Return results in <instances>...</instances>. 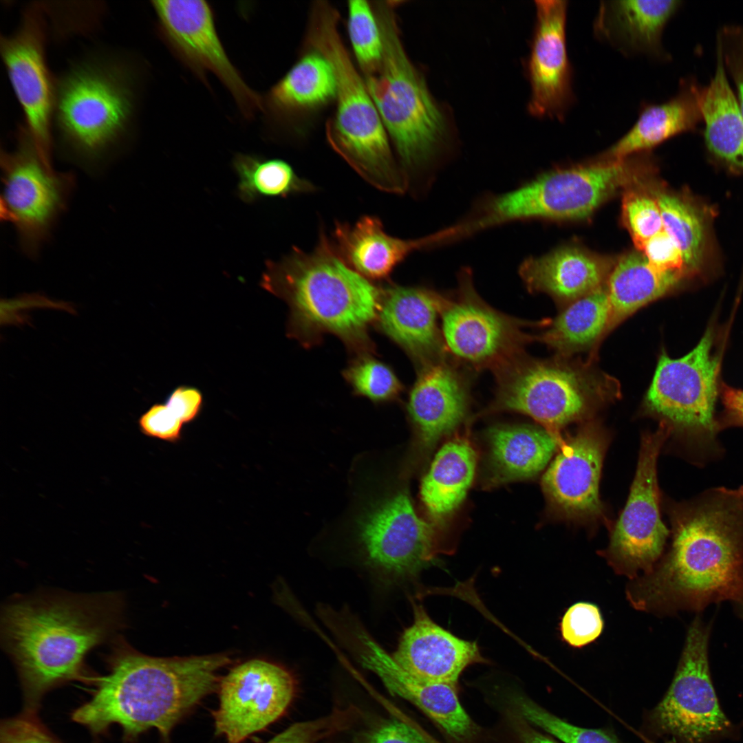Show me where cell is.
I'll return each mask as SVG.
<instances>
[{"label": "cell", "mask_w": 743, "mask_h": 743, "mask_svg": "<svg viewBox=\"0 0 743 743\" xmlns=\"http://www.w3.org/2000/svg\"><path fill=\"white\" fill-rule=\"evenodd\" d=\"M673 541L628 596L638 609L703 610L743 597V486L704 491L672 511Z\"/></svg>", "instance_id": "obj_1"}, {"label": "cell", "mask_w": 743, "mask_h": 743, "mask_svg": "<svg viewBox=\"0 0 743 743\" xmlns=\"http://www.w3.org/2000/svg\"><path fill=\"white\" fill-rule=\"evenodd\" d=\"M120 594H42L16 598L1 614V638L19 678L23 709L73 680L90 682L85 658L121 627Z\"/></svg>", "instance_id": "obj_2"}, {"label": "cell", "mask_w": 743, "mask_h": 743, "mask_svg": "<svg viewBox=\"0 0 743 743\" xmlns=\"http://www.w3.org/2000/svg\"><path fill=\"white\" fill-rule=\"evenodd\" d=\"M230 659L225 654L158 658L119 639L107 659V674L93 677L91 697L72 720L95 737L114 724L122 743L155 729L167 740L175 724L217 687V673Z\"/></svg>", "instance_id": "obj_3"}, {"label": "cell", "mask_w": 743, "mask_h": 743, "mask_svg": "<svg viewBox=\"0 0 743 743\" xmlns=\"http://www.w3.org/2000/svg\"><path fill=\"white\" fill-rule=\"evenodd\" d=\"M259 284L288 305V335L302 345L332 334L358 356L374 351L368 330L378 317L381 288L347 264L324 233L310 252L294 247L267 261Z\"/></svg>", "instance_id": "obj_4"}, {"label": "cell", "mask_w": 743, "mask_h": 743, "mask_svg": "<svg viewBox=\"0 0 743 743\" xmlns=\"http://www.w3.org/2000/svg\"><path fill=\"white\" fill-rule=\"evenodd\" d=\"M144 70L132 55L96 50L55 78L52 136L75 156L98 160L131 138Z\"/></svg>", "instance_id": "obj_5"}, {"label": "cell", "mask_w": 743, "mask_h": 743, "mask_svg": "<svg viewBox=\"0 0 743 743\" xmlns=\"http://www.w3.org/2000/svg\"><path fill=\"white\" fill-rule=\"evenodd\" d=\"M339 18L327 2H315L306 36L307 44L331 63L336 78V111L327 125V138L332 149L373 186L402 193L407 178L392 155L379 113L341 38Z\"/></svg>", "instance_id": "obj_6"}, {"label": "cell", "mask_w": 743, "mask_h": 743, "mask_svg": "<svg viewBox=\"0 0 743 743\" xmlns=\"http://www.w3.org/2000/svg\"><path fill=\"white\" fill-rule=\"evenodd\" d=\"M396 3L372 5L382 36L383 58L377 71L363 78L409 181L410 174L435 155L445 133V122L403 47Z\"/></svg>", "instance_id": "obj_7"}, {"label": "cell", "mask_w": 743, "mask_h": 743, "mask_svg": "<svg viewBox=\"0 0 743 743\" xmlns=\"http://www.w3.org/2000/svg\"><path fill=\"white\" fill-rule=\"evenodd\" d=\"M645 165L627 158L544 173L519 187L482 201L466 219L471 234L514 221L589 217Z\"/></svg>", "instance_id": "obj_8"}, {"label": "cell", "mask_w": 743, "mask_h": 743, "mask_svg": "<svg viewBox=\"0 0 743 743\" xmlns=\"http://www.w3.org/2000/svg\"><path fill=\"white\" fill-rule=\"evenodd\" d=\"M715 338L714 330L709 327L684 356L672 358L663 352L645 398L650 413L700 453L718 447L720 431L715 408L720 358L713 352Z\"/></svg>", "instance_id": "obj_9"}, {"label": "cell", "mask_w": 743, "mask_h": 743, "mask_svg": "<svg viewBox=\"0 0 743 743\" xmlns=\"http://www.w3.org/2000/svg\"><path fill=\"white\" fill-rule=\"evenodd\" d=\"M15 140L13 150L1 153V216L15 227L23 250L33 256L65 208L73 176L52 169L23 124Z\"/></svg>", "instance_id": "obj_10"}, {"label": "cell", "mask_w": 743, "mask_h": 743, "mask_svg": "<svg viewBox=\"0 0 743 743\" xmlns=\"http://www.w3.org/2000/svg\"><path fill=\"white\" fill-rule=\"evenodd\" d=\"M502 371L495 407L526 414L554 433L605 391L596 375L566 363L515 358Z\"/></svg>", "instance_id": "obj_11"}, {"label": "cell", "mask_w": 743, "mask_h": 743, "mask_svg": "<svg viewBox=\"0 0 743 743\" xmlns=\"http://www.w3.org/2000/svg\"><path fill=\"white\" fill-rule=\"evenodd\" d=\"M151 6L161 38L186 67L202 81L208 73L213 74L246 119L261 111V96L248 85L229 58L207 1L158 0L152 1Z\"/></svg>", "instance_id": "obj_12"}, {"label": "cell", "mask_w": 743, "mask_h": 743, "mask_svg": "<svg viewBox=\"0 0 743 743\" xmlns=\"http://www.w3.org/2000/svg\"><path fill=\"white\" fill-rule=\"evenodd\" d=\"M670 431L662 423L642 435L637 469L627 502L612 532L605 555L618 572H648L662 553L669 530L661 519L656 464Z\"/></svg>", "instance_id": "obj_13"}, {"label": "cell", "mask_w": 743, "mask_h": 743, "mask_svg": "<svg viewBox=\"0 0 743 743\" xmlns=\"http://www.w3.org/2000/svg\"><path fill=\"white\" fill-rule=\"evenodd\" d=\"M710 634L709 624L697 616L689 627L674 680L655 711L660 729L687 743H704L730 726L711 678Z\"/></svg>", "instance_id": "obj_14"}, {"label": "cell", "mask_w": 743, "mask_h": 743, "mask_svg": "<svg viewBox=\"0 0 743 743\" xmlns=\"http://www.w3.org/2000/svg\"><path fill=\"white\" fill-rule=\"evenodd\" d=\"M47 22L44 6H28L13 33L1 35L0 51L6 72L24 116L23 124L44 158L51 161L55 78L46 59Z\"/></svg>", "instance_id": "obj_15"}, {"label": "cell", "mask_w": 743, "mask_h": 743, "mask_svg": "<svg viewBox=\"0 0 743 743\" xmlns=\"http://www.w3.org/2000/svg\"><path fill=\"white\" fill-rule=\"evenodd\" d=\"M435 534L433 525L417 515L402 492L376 502L358 526L368 563L394 579L413 577L435 561L438 552Z\"/></svg>", "instance_id": "obj_16"}, {"label": "cell", "mask_w": 743, "mask_h": 743, "mask_svg": "<svg viewBox=\"0 0 743 743\" xmlns=\"http://www.w3.org/2000/svg\"><path fill=\"white\" fill-rule=\"evenodd\" d=\"M295 689L292 674L275 663L252 659L235 666L219 683L215 733L227 743H241L279 719Z\"/></svg>", "instance_id": "obj_17"}, {"label": "cell", "mask_w": 743, "mask_h": 743, "mask_svg": "<svg viewBox=\"0 0 743 743\" xmlns=\"http://www.w3.org/2000/svg\"><path fill=\"white\" fill-rule=\"evenodd\" d=\"M334 633L391 693L416 705L450 737L464 741L475 735L477 727L460 702L456 685L424 680L405 671L351 614L339 621Z\"/></svg>", "instance_id": "obj_18"}, {"label": "cell", "mask_w": 743, "mask_h": 743, "mask_svg": "<svg viewBox=\"0 0 743 743\" xmlns=\"http://www.w3.org/2000/svg\"><path fill=\"white\" fill-rule=\"evenodd\" d=\"M471 275L469 270H463L458 298L444 300L440 314L445 343L455 356L468 363L503 367L517 358L526 336L517 320L478 297Z\"/></svg>", "instance_id": "obj_19"}, {"label": "cell", "mask_w": 743, "mask_h": 743, "mask_svg": "<svg viewBox=\"0 0 743 743\" xmlns=\"http://www.w3.org/2000/svg\"><path fill=\"white\" fill-rule=\"evenodd\" d=\"M608 444L604 430L584 425L561 446L542 477L543 491L562 519L578 522L602 517L599 482Z\"/></svg>", "instance_id": "obj_20"}, {"label": "cell", "mask_w": 743, "mask_h": 743, "mask_svg": "<svg viewBox=\"0 0 743 743\" xmlns=\"http://www.w3.org/2000/svg\"><path fill=\"white\" fill-rule=\"evenodd\" d=\"M536 23L528 63V110L539 118L564 120L574 101L566 41L568 1H535Z\"/></svg>", "instance_id": "obj_21"}, {"label": "cell", "mask_w": 743, "mask_h": 743, "mask_svg": "<svg viewBox=\"0 0 743 743\" xmlns=\"http://www.w3.org/2000/svg\"><path fill=\"white\" fill-rule=\"evenodd\" d=\"M413 621L391 654L411 675L430 682L456 685L469 666L485 663L475 642L460 638L435 623L421 604L412 603Z\"/></svg>", "instance_id": "obj_22"}, {"label": "cell", "mask_w": 743, "mask_h": 743, "mask_svg": "<svg viewBox=\"0 0 743 743\" xmlns=\"http://www.w3.org/2000/svg\"><path fill=\"white\" fill-rule=\"evenodd\" d=\"M445 298L424 288L390 285L381 288L379 329L424 365L442 352L437 326Z\"/></svg>", "instance_id": "obj_23"}, {"label": "cell", "mask_w": 743, "mask_h": 743, "mask_svg": "<svg viewBox=\"0 0 743 743\" xmlns=\"http://www.w3.org/2000/svg\"><path fill=\"white\" fill-rule=\"evenodd\" d=\"M676 0L601 1L593 30L595 36L627 56L667 59L663 30L681 6Z\"/></svg>", "instance_id": "obj_24"}, {"label": "cell", "mask_w": 743, "mask_h": 743, "mask_svg": "<svg viewBox=\"0 0 743 743\" xmlns=\"http://www.w3.org/2000/svg\"><path fill=\"white\" fill-rule=\"evenodd\" d=\"M702 87L693 78L682 79L677 94L662 103H644L630 129L603 155L620 160L649 150L682 133L696 130L702 121Z\"/></svg>", "instance_id": "obj_25"}, {"label": "cell", "mask_w": 743, "mask_h": 743, "mask_svg": "<svg viewBox=\"0 0 743 743\" xmlns=\"http://www.w3.org/2000/svg\"><path fill=\"white\" fill-rule=\"evenodd\" d=\"M460 376L445 363L424 365L411 390L408 411L421 441L431 445L466 414L468 395Z\"/></svg>", "instance_id": "obj_26"}, {"label": "cell", "mask_w": 743, "mask_h": 743, "mask_svg": "<svg viewBox=\"0 0 743 743\" xmlns=\"http://www.w3.org/2000/svg\"><path fill=\"white\" fill-rule=\"evenodd\" d=\"M610 268L605 259L579 248L564 247L525 259L519 272L530 291L574 301L601 288Z\"/></svg>", "instance_id": "obj_27"}, {"label": "cell", "mask_w": 743, "mask_h": 743, "mask_svg": "<svg viewBox=\"0 0 743 743\" xmlns=\"http://www.w3.org/2000/svg\"><path fill=\"white\" fill-rule=\"evenodd\" d=\"M336 78L329 61L312 50L261 96L264 120L269 125H286L298 114L319 109L336 99Z\"/></svg>", "instance_id": "obj_28"}, {"label": "cell", "mask_w": 743, "mask_h": 743, "mask_svg": "<svg viewBox=\"0 0 743 743\" xmlns=\"http://www.w3.org/2000/svg\"><path fill=\"white\" fill-rule=\"evenodd\" d=\"M334 237L343 260L368 279L387 278L409 254L427 248L424 237L402 239L388 235L374 216L362 217L353 225L337 223Z\"/></svg>", "instance_id": "obj_29"}, {"label": "cell", "mask_w": 743, "mask_h": 743, "mask_svg": "<svg viewBox=\"0 0 743 743\" xmlns=\"http://www.w3.org/2000/svg\"><path fill=\"white\" fill-rule=\"evenodd\" d=\"M700 105L708 151L730 168L743 171V116L718 50L715 73L701 88Z\"/></svg>", "instance_id": "obj_30"}, {"label": "cell", "mask_w": 743, "mask_h": 743, "mask_svg": "<svg viewBox=\"0 0 743 743\" xmlns=\"http://www.w3.org/2000/svg\"><path fill=\"white\" fill-rule=\"evenodd\" d=\"M491 465L496 482L532 477L557 450L555 433L533 426H500L488 431Z\"/></svg>", "instance_id": "obj_31"}, {"label": "cell", "mask_w": 743, "mask_h": 743, "mask_svg": "<svg viewBox=\"0 0 743 743\" xmlns=\"http://www.w3.org/2000/svg\"><path fill=\"white\" fill-rule=\"evenodd\" d=\"M685 274L652 266L643 255L631 252L611 270L606 288L611 307L610 328L678 286Z\"/></svg>", "instance_id": "obj_32"}, {"label": "cell", "mask_w": 743, "mask_h": 743, "mask_svg": "<svg viewBox=\"0 0 743 743\" xmlns=\"http://www.w3.org/2000/svg\"><path fill=\"white\" fill-rule=\"evenodd\" d=\"M475 465V451L466 440L454 439L440 449L420 488L432 518L440 521L458 507L472 483Z\"/></svg>", "instance_id": "obj_33"}, {"label": "cell", "mask_w": 743, "mask_h": 743, "mask_svg": "<svg viewBox=\"0 0 743 743\" xmlns=\"http://www.w3.org/2000/svg\"><path fill=\"white\" fill-rule=\"evenodd\" d=\"M611 307L606 288L574 301L552 323L541 339L561 354L573 353L592 345L610 328Z\"/></svg>", "instance_id": "obj_34"}, {"label": "cell", "mask_w": 743, "mask_h": 743, "mask_svg": "<svg viewBox=\"0 0 743 743\" xmlns=\"http://www.w3.org/2000/svg\"><path fill=\"white\" fill-rule=\"evenodd\" d=\"M233 167L239 177L238 196L245 203L263 197H284L314 189L312 184L299 177L288 163L280 159L237 153L233 159Z\"/></svg>", "instance_id": "obj_35"}, {"label": "cell", "mask_w": 743, "mask_h": 743, "mask_svg": "<svg viewBox=\"0 0 743 743\" xmlns=\"http://www.w3.org/2000/svg\"><path fill=\"white\" fill-rule=\"evenodd\" d=\"M663 228L676 243L687 274L698 271L702 265L706 245V225L700 210L685 198L657 192Z\"/></svg>", "instance_id": "obj_36"}, {"label": "cell", "mask_w": 743, "mask_h": 743, "mask_svg": "<svg viewBox=\"0 0 743 743\" xmlns=\"http://www.w3.org/2000/svg\"><path fill=\"white\" fill-rule=\"evenodd\" d=\"M347 28L354 56L365 75L380 66L383 45L373 8L366 1L348 2Z\"/></svg>", "instance_id": "obj_37"}, {"label": "cell", "mask_w": 743, "mask_h": 743, "mask_svg": "<svg viewBox=\"0 0 743 743\" xmlns=\"http://www.w3.org/2000/svg\"><path fill=\"white\" fill-rule=\"evenodd\" d=\"M343 376L356 395L375 402L393 400L402 390L391 367L370 354L359 355L345 369Z\"/></svg>", "instance_id": "obj_38"}, {"label": "cell", "mask_w": 743, "mask_h": 743, "mask_svg": "<svg viewBox=\"0 0 743 743\" xmlns=\"http://www.w3.org/2000/svg\"><path fill=\"white\" fill-rule=\"evenodd\" d=\"M514 702L523 719L563 743H618L601 729L581 728L570 724L524 696L515 697Z\"/></svg>", "instance_id": "obj_39"}, {"label": "cell", "mask_w": 743, "mask_h": 743, "mask_svg": "<svg viewBox=\"0 0 743 743\" xmlns=\"http://www.w3.org/2000/svg\"><path fill=\"white\" fill-rule=\"evenodd\" d=\"M623 222L639 249L663 229L660 210L655 197L636 191H627L623 199Z\"/></svg>", "instance_id": "obj_40"}, {"label": "cell", "mask_w": 743, "mask_h": 743, "mask_svg": "<svg viewBox=\"0 0 743 743\" xmlns=\"http://www.w3.org/2000/svg\"><path fill=\"white\" fill-rule=\"evenodd\" d=\"M603 619L599 607L588 602L571 605L564 613L560 623L563 640L569 645L580 648L599 637L603 629Z\"/></svg>", "instance_id": "obj_41"}, {"label": "cell", "mask_w": 743, "mask_h": 743, "mask_svg": "<svg viewBox=\"0 0 743 743\" xmlns=\"http://www.w3.org/2000/svg\"><path fill=\"white\" fill-rule=\"evenodd\" d=\"M0 743H64L41 720L39 711L23 709L19 714L2 720Z\"/></svg>", "instance_id": "obj_42"}, {"label": "cell", "mask_w": 743, "mask_h": 743, "mask_svg": "<svg viewBox=\"0 0 743 743\" xmlns=\"http://www.w3.org/2000/svg\"><path fill=\"white\" fill-rule=\"evenodd\" d=\"M349 717L345 711H336L316 720L293 724L267 743H316L345 728Z\"/></svg>", "instance_id": "obj_43"}, {"label": "cell", "mask_w": 743, "mask_h": 743, "mask_svg": "<svg viewBox=\"0 0 743 743\" xmlns=\"http://www.w3.org/2000/svg\"><path fill=\"white\" fill-rule=\"evenodd\" d=\"M716 50L721 55L726 72L733 80L743 116V25L721 28L717 35Z\"/></svg>", "instance_id": "obj_44"}, {"label": "cell", "mask_w": 743, "mask_h": 743, "mask_svg": "<svg viewBox=\"0 0 743 743\" xmlns=\"http://www.w3.org/2000/svg\"><path fill=\"white\" fill-rule=\"evenodd\" d=\"M184 424L164 402L153 405L138 419L144 435L171 443L182 439Z\"/></svg>", "instance_id": "obj_45"}, {"label": "cell", "mask_w": 743, "mask_h": 743, "mask_svg": "<svg viewBox=\"0 0 743 743\" xmlns=\"http://www.w3.org/2000/svg\"><path fill=\"white\" fill-rule=\"evenodd\" d=\"M638 250L654 267L663 270H678L687 274L676 243L664 228Z\"/></svg>", "instance_id": "obj_46"}, {"label": "cell", "mask_w": 743, "mask_h": 743, "mask_svg": "<svg viewBox=\"0 0 743 743\" xmlns=\"http://www.w3.org/2000/svg\"><path fill=\"white\" fill-rule=\"evenodd\" d=\"M360 743H429L420 731L406 722L391 720L370 731Z\"/></svg>", "instance_id": "obj_47"}, {"label": "cell", "mask_w": 743, "mask_h": 743, "mask_svg": "<svg viewBox=\"0 0 743 743\" xmlns=\"http://www.w3.org/2000/svg\"><path fill=\"white\" fill-rule=\"evenodd\" d=\"M164 403L185 424L195 420L202 412L204 397L197 388L180 385L167 396Z\"/></svg>", "instance_id": "obj_48"}, {"label": "cell", "mask_w": 743, "mask_h": 743, "mask_svg": "<svg viewBox=\"0 0 743 743\" xmlns=\"http://www.w3.org/2000/svg\"><path fill=\"white\" fill-rule=\"evenodd\" d=\"M720 391L724 411L721 418H718L719 430L743 427V389L723 385Z\"/></svg>", "instance_id": "obj_49"}, {"label": "cell", "mask_w": 743, "mask_h": 743, "mask_svg": "<svg viewBox=\"0 0 743 743\" xmlns=\"http://www.w3.org/2000/svg\"><path fill=\"white\" fill-rule=\"evenodd\" d=\"M519 721L516 731L520 743H558L530 726L525 720Z\"/></svg>", "instance_id": "obj_50"}, {"label": "cell", "mask_w": 743, "mask_h": 743, "mask_svg": "<svg viewBox=\"0 0 743 743\" xmlns=\"http://www.w3.org/2000/svg\"><path fill=\"white\" fill-rule=\"evenodd\" d=\"M733 605L738 616L743 620V597L733 602Z\"/></svg>", "instance_id": "obj_51"}, {"label": "cell", "mask_w": 743, "mask_h": 743, "mask_svg": "<svg viewBox=\"0 0 743 743\" xmlns=\"http://www.w3.org/2000/svg\"><path fill=\"white\" fill-rule=\"evenodd\" d=\"M423 735H424V737L427 739V740L429 743H442L441 742L438 741L437 739L434 738L433 737H432L431 735H430L429 734H428L425 731L423 732Z\"/></svg>", "instance_id": "obj_52"}, {"label": "cell", "mask_w": 743, "mask_h": 743, "mask_svg": "<svg viewBox=\"0 0 743 743\" xmlns=\"http://www.w3.org/2000/svg\"><path fill=\"white\" fill-rule=\"evenodd\" d=\"M665 743H676V742L675 741L671 740V741L667 742Z\"/></svg>", "instance_id": "obj_53"}]
</instances>
